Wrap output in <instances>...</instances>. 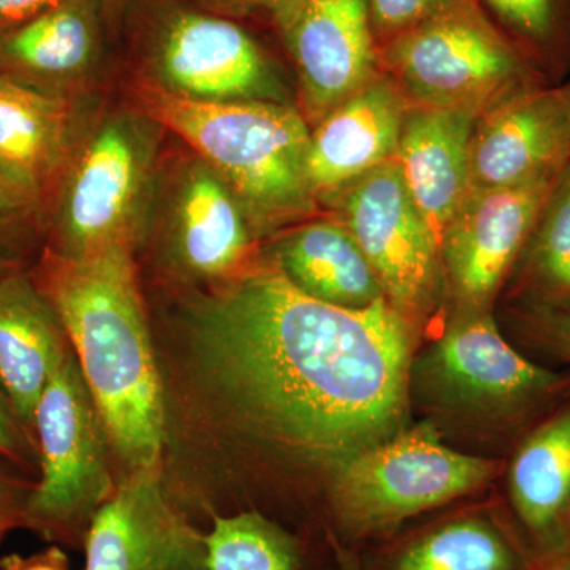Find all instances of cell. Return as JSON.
<instances>
[{"instance_id": "cell-18", "label": "cell", "mask_w": 570, "mask_h": 570, "mask_svg": "<svg viewBox=\"0 0 570 570\" xmlns=\"http://www.w3.org/2000/svg\"><path fill=\"white\" fill-rule=\"evenodd\" d=\"M354 554L356 570H534L519 532L490 509H469Z\"/></svg>"}, {"instance_id": "cell-26", "label": "cell", "mask_w": 570, "mask_h": 570, "mask_svg": "<svg viewBox=\"0 0 570 570\" xmlns=\"http://www.w3.org/2000/svg\"><path fill=\"white\" fill-rule=\"evenodd\" d=\"M524 58L550 82L570 59V0H482Z\"/></svg>"}, {"instance_id": "cell-35", "label": "cell", "mask_w": 570, "mask_h": 570, "mask_svg": "<svg viewBox=\"0 0 570 570\" xmlns=\"http://www.w3.org/2000/svg\"><path fill=\"white\" fill-rule=\"evenodd\" d=\"M96 2L105 20L110 22V24H118L129 0H96Z\"/></svg>"}, {"instance_id": "cell-24", "label": "cell", "mask_w": 570, "mask_h": 570, "mask_svg": "<svg viewBox=\"0 0 570 570\" xmlns=\"http://www.w3.org/2000/svg\"><path fill=\"white\" fill-rule=\"evenodd\" d=\"M502 294L509 306L570 313V163L551 187Z\"/></svg>"}, {"instance_id": "cell-33", "label": "cell", "mask_w": 570, "mask_h": 570, "mask_svg": "<svg viewBox=\"0 0 570 570\" xmlns=\"http://www.w3.org/2000/svg\"><path fill=\"white\" fill-rule=\"evenodd\" d=\"M0 570H69V561L59 547H50L31 557L11 554L3 558Z\"/></svg>"}, {"instance_id": "cell-19", "label": "cell", "mask_w": 570, "mask_h": 570, "mask_svg": "<svg viewBox=\"0 0 570 570\" xmlns=\"http://www.w3.org/2000/svg\"><path fill=\"white\" fill-rule=\"evenodd\" d=\"M75 146L69 97L50 96L0 77V176L43 219Z\"/></svg>"}, {"instance_id": "cell-21", "label": "cell", "mask_w": 570, "mask_h": 570, "mask_svg": "<svg viewBox=\"0 0 570 570\" xmlns=\"http://www.w3.org/2000/svg\"><path fill=\"white\" fill-rule=\"evenodd\" d=\"M66 332L31 272L0 277V384L33 441V414L48 382L69 356Z\"/></svg>"}, {"instance_id": "cell-7", "label": "cell", "mask_w": 570, "mask_h": 570, "mask_svg": "<svg viewBox=\"0 0 570 570\" xmlns=\"http://www.w3.org/2000/svg\"><path fill=\"white\" fill-rule=\"evenodd\" d=\"M151 124L146 116L115 115L75 146L47 212L51 239L45 249L73 257L112 246L134 249L151 200Z\"/></svg>"}, {"instance_id": "cell-4", "label": "cell", "mask_w": 570, "mask_h": 570, "mask_svg": "<svg viewBox=\"0 0 570 570\" xmlns=\"http://www.w3.org/2000/svg\"><path fill=\"white\" fill-rule=\"evenodd\" d=\"M135 94L146 118L181 137L234 190L255 235L317 213L305 167L311 127L294 105L202 102L149 78Z\"/></svg>"}, {"instance_id": "cell-20", "label": "cell", "mask_w": 570, "mask_h": 570, "mask_svg": "<svg viewBox=\"0 0 570 570\" xmlns=\"http://www.w3.org/2000/svg\"><path fill=\"white\" fill-rule=\"evenodd\" d=\"M479 116L409 107L395 163L409 194L441 247L442 234L468 194L469 142Z\"/></svg>"}, {"instance_id": "cell-1", "label": "cell", "mask_w": 570, "mask_h": 570, "mask_svg": "<svg viewBox=\"0 0 570 570\" xmlns=\"http://www.w3.org/2000/svg\"><path fill=\"white\" fill-rule=\"evenodd\" d=\"M194 347L236 423L326 487L411 425L422 332L387 299L367 309L303 294L272 258L223 281L194 311Z\"/></svg>"}, {"instance_id": "cell-40", "label": "cell", "mask_w": 570, "mask_h": 570, "mask_svg": "<svg viewBox=\"0 0 570 570\" xmlns=\"http://www.w3.org/2000/svg\"><path fill=\"white\" fill-rule=\"evenodd\" d=\"M3 535H6V532H0V540H2Z\"/></svg>"}, {"instance_id": "cell-11", "label": "cell", "mask_w": 570, "mask_h": 570, "mask_svg": "<svg viewBox=\"0 0 570 570\" xmlns=\"http://www.w3.org/2000/svg\"><path fill=\"white\" fill-rule=\"evenodd\" d=\"M265 11L294 62L309 127L384 73L366 0H275Z\"/></svg>"}, {"instance_id": "cell-31", "label": "cell", "mask_w": 570, "mask_h": 570, "mask_svg": "<svg viewBox=\"0 0 570 570\" xmlns=\"http://www.w3.org/2000/svg\"><path fill=\"white\" fill-rule=\"evenodd\" d=\"M62 0H0V33L18 28Z\"/></svg>"}, {"instance_id": "cell-2", "label": "cell", "mask_w": 570, "mask_h": 570, "mask_svg": "<svg viewBox=\"0 0 570 570\" xmlns=\"http://www.w3.org/2000/svg\"><path fill=\"white\" fill-rule=\"evenodd\" d=\"M132 250L73 257L45 249L31 273L77 352L104 430L141 471L156 468L163 452L164 400Z\"/></svg>"}, {"instance_id": "cell-15", "label": "cell", "mask_w": 570, "mask_h": 570, "mask_svg": "<svg viewBox=\"0 0 570 570\" xmlns=\"http://www.w3.org/2000/svg\"><path fill=\"white\" fill-rule=\"evenodd\" d=\"M409 105L382 73L311 127L306 178L318 205L395 159Z\"/></svg>"}, {"instance_id": "cell-28", "label": "cell", "mask_w": 570, "mask_h": 570, "mask_svg": "<svg viewBox=\"0 0 570 570\" xmlns=\"http://www.w3.org/2000/svg\"><path fill=\"white\" fill-rule=\"evenodd\" d=\"M379 50L464 0H366Z\"/></svg>"}, {"instance_id": "cell-17", "label": "cell", "mask_w": 570, "mask_h": 570, "mask_svg": "<svg viewBox=\"0 0 570 570\" xmlns=\"http://www.w3.org/2000/svg\"><path fill=\"white\" fill-rule=\"evenodd\" d=\"M510 509L534 560L570 542V393L513 444Z\"/></svg>"}, {"instance_id": "cell-9", "label": "cell", "mask_w": 570, "mask_h": 570, "mask_svg": "<svg viewBox=\"0 0 570 570\" xmlns=\"http://www.w3.org/2000/svg\"><path fill=\"white\" fill-rule=\"evenodd\" d=\"M326 205L358 243L385 299L423 333L445 305L441 247L395 159L356 179Z\"/></svg>"}, {"instance_id": "cell-29", "label": "cell", "mask_w": 570, "mask_h": 570, "mask_svg": "<svg viewBox=\"0 0 570 570\" xmlns=\"http://www.w3.org/2000/svg\"><path fill=\"white\" fill-rule=\"evenodd\" d=\"M36 441L22 425L6 389L0 384V459L13 463H31Z\"/></svg>"}, {"instance_id": "cell-25", "label": "cell", "mask_w": 570, "mask_h": 570, "mask_svg": "<svg viewBox=\"0 0 570 570\" xmlns=\"http://www.w3.org/2000/svg\"><path fill=\"white\" fill-rule=\"evenodd\" d=\"M208 570H311L309 546L258 510L212 517Z\"/></svg>"}, {"instance_id": "cell-27", "label": "cell", "mask_w": 570, "mask_h": 570, "mask_svg": "<svg viewBox=\"0 0 570 570\" xmlns=\"http://www.w3.org/2000/svg\"><path fill=\"white\" fill-rule=\"evenodd\" d=\"M505 317L523 346L570 365V313L508 306Z\"/></svg>"}, {"instance_id": "cell-14", "label": "cell", "mask_w": 570, "mask_h": 570, "mask_svg": "<svg viewBox=\"0 0 570 570\" xmlns=\"http://www.w3.org/2000/svg\"><path fill=\"white\" fill-rule=\"evenodd\" d=\"M570 163V124L560 86H535L483 111L469 142L468 190L558 178Z\"/></svg>"}, {"instance_id": "cell-37", "label": "cell", "mask_w": 570, "mask_h": 570, "mask_svg": "<svg viewBox=\"0 0 570 570\" xmlns=\"http://www.w3.org/2000/svg\"><path fill=\"white\" fill-rule=\"evenodd\" d=\"M18 268H21L20 258L14 255L10 246L0 243V277L7 276Z\"/></svg>"}, {"instance_id": "cell-3", "label": "cell", "mask_w": 570, "mask_h": 570, "mask_svg": "<svg viewBox=\"0 0 570 570\" xmlns=\"http://www.w3.org/2000/svg\"><path fill=\"white\" fill-rule=\"evenodd\" d=\"M570 393V373L549 370L502 335L494 311H449L441 332L415 352L411 407L442 438L515 444Z\"/></svg>"}, {"instance_id": "cell-12", "label": "cell", "mask_w": 570, "mask_h": 570, "mask_svg": "<svg viewBox=\"0 0 570 570\" xmlns=\"http://www.w3.org/2000/svg\"><path fill=\"white\" fill-rule=\"evenodd\" d=\"M554 179L468 190L441 238L449 311H494Z\"/></svg>"}, {"instance_id": "cell-23", "label": "cell", "mask_w": 570, "mask_h": 570, "mask_svg": "<svg viewBox=\"0 0 570 570\" xmlns=\"http://www.w3.org/2000/svg\"><path fill=\"white\" fill-rule=\"evenodd\" d=\"M292 227L276 239L269 258L303 294L352 311L385 299L376 273L340 219L311 217Z\"/></svg>"}, {"instance_id": "cell-32", "label": "cell", "mask_w": 570, "mask_h": 570, "mask_svg": "<svg viewBox=\"0 0 570 570\" xmlns=\"http://www.w3.org/2000/svg\"><path fill=\"white\" fill-rule=\"evenodd\" d=\"M29 493H22L20 487L10 482V479L0 471V532L22 524V513Z\"/></svg>"}, {"instance_id": "cell-30", "label": "cell", "mask_w": 570, "mask_h": 570, "mask_svg": "<svg viewBox=\"0 0 570 570\" xmlns=\"http://www.w3.org/2000/svg\"><path fill=\"white\" fill-rule=\"evenodd\" d=\"M41 220L39 209L0 176V243L10 246L11 238Z\"/></svg>"}, {"instance_id": "cell-39", "label": "cell", "mask_w": 570, "mask_h": 570, "mask_svg": "<svg viewBox=\"0 0 570 570\" xmlns=\"http://www.w3.org/2000/svg\"><path fill=\"white\" fill-rule=\"evenodd\" d=\"M562 99H564L566 110H568L569 124H570V81L566 85L560 86Z\"/></svg>"}, {"instance_id": "cell-13", "label": "cell", "mask_w": 570, "mask_h": 570, "mask_svg": "<svg viewBox=\"0 0 570 570\" xmlns=\"http://www.w3.org/2000/svg\"><path fill=\"white\" fill-rule=\"evenodd\" d=\"M82 543L85 570H208L205 532L165 497L156 468L112 490Z\"/></svg>"}, {"instance_id": "cell-16", "label": "cell", "mask_w": 570, "mask_h": 570, "mask_svg": "<svg viewBox=\"0 0 570 570\" xmlns=\"http://www.w3.org/2000/svg\"><path fill=\"white\" fill-rule=\"evenodd\" d=\"M165 216L171 246L194 275L225 281L254 261L257 235L245 208L200 157L176 171Z\"/></svg>"}, {"instance_id": "cell-6", "label": "cell", "mask_w": 570, "mask_h": 570, "mask_svg": "<svg viewBox=\"0 0 570 570\" xmlns=\"http://www.w3.org/2000/svg\"><path fill=\"white\" fill-rule=\"evenodd\" d=\"M381 63L409 107L478 116L513 94L550 85L475 0L389 41Z\"/></svg>"}, {"instance_id": "cell-34", "label": "cell", "mask_w": 570, "mask_h": 570, "mask_svg": "<svg viewBox=\"0 0 570 570\" xmlns=\"http://www.w3.org/2000/svg\"><path fill=\"white\" fill-rule=\"evenodd\" d=\"M534 570H570V542L560 550L539 558L535 561Z\"/></svg>"}, {"instance_id": "cell-8", "label": "cell", "mask_w": 570, "mask_h": 570, "mask_svg": "<svg viewBox=\"0 0 570 570\" xmlns=\"http://www.w3.org/2000/svg\"><path fill=\"white\" fill-rule=\"evenodd\" d=\"M77 360L52 373L33 414L40 479L26 501L22 524L52 540H85L94 513L112 493L100 417Z\"/></svg>"}, {"instance_id": "cell-5", "label": "cell", "mask_w": 570, "mask_h": 570, "mask_svg": "<svg viewBox=\"0 0 570 570\" xmlns=\"http://www.w3.org/2000/svg\"><path fill=\"white\" fill-rule=\"evenodd\" d=\"M504 461L444 444L422 420L348 461L326 487L325 538L356 550L406 521L489 487Z\"/></svg>"}, {"instance_id": "cell-38", "label": "cell", "mask_w": 570, "mask_h": 570, "mask_svg": "<svg viewBox=\"0 0 570 570\" xmlns=\"http://www.w3.org/2000/svg\"><path fill=\"white\" fill-rule=\"evenodd\" d=\"M332 549L335 551L337 568H340V570H356L352 551L343 549V547L336 546V543H332Z\"/></svg>"}, {"instance_id": "cell-10", "label": "cell", "mask_w": 570, "mask_h": 570, "mask_svg": "<svg viewBox=\"0 0 570 570\" xmlns=\"http://www.w3.org/2000/svg\"><path fill=\"white\" fill-rule=\"evenodd\" d=\"M149 80L202 102H279L283 82L264 48L228 18L168 6L145 32Z\"/></svg>"}, {"instance_id": "cell-36", "label": "cell", "mask_w": 570, "mask_h": 570, "mask_svg": "<svg viewBox=\"0 0 570 570\" xmlns=\"http://www.w3.org/2000/svg\"><path fill=\"white\" fill-rule=\"evenodd\" d=\"M206 2L212 3V6L224 7V9L265 10L275 0H206Z\"/></svg>"}, {"instance_id": "cell-22", "label": "cell", "mask_w": 570, "mask_h": 570, "mask_svg": "<svg viewBox=\"0 0 570 570\" xmlns=\"http://www.w3.org/2000/svg\"><path fill=\"white\" fill-rule=\"evenodd\" d=\"M100 17L96 0H62L0 33V77L50 96L69 97L99 59Z\"/></svg>"}]
</instances>
